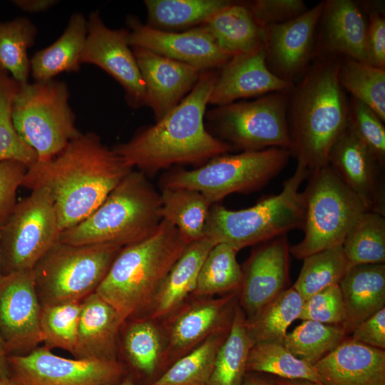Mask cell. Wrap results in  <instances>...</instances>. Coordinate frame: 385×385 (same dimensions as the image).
<instances>
[{
    "label": "cell",
    "mask_w": 385,
    "mask_h": 385,
    "mask_svg": "<svg viewBox=\"0 0 385 385\" xmlns=\"http://www.w3.org/2000/svg\"><path fill=\"white\" fill-rule=\"evenodd\" d=\"M134 168L94 133H81L59 153L28 168L21 186L45 188L61 232L88 217Z\"/></svg>",
    "instance_id": "6da1fadb"
},
{
    "label": "cell",
    "mask_w": 385,
    "mask_h": 385,
    "mask_svg": "<svg viewBox=\"0 0 385 385\" xmlns=\"http://www.w3.org/2000/svg\"><path fill=\"white\" fill-rule=\"evenodd\" d=\"M218 72L204 71L190 92L155 124L139 129L112 149L147 174L176 164L200 163L235 150L210 134L204 116Z\"/></svg>",
    "instance_id": "7a4b0ae2"
},
{
    "label": "cell",
    "mask_w": 385,
    "mask_h": 385,
    "mask_svg": "<svg viewBox=\"0 0 385 385\" xmlns=\"http://www.w3.org/2000/svg\"><path fill=\"white\" fill-rule=\"evenodd\" d=\"M337 57L317 55L288 91L289 151L309 173L329 164L331 148L347 124L349 101L339 83Z\"/></svg>",
    "instance_id": "3957f363"
},
{
    "label": "cell",
    "mask_w": 385,
    "mask_h": 385,
    "mask_svg": "<svg viewBox=\"0 0 385 385\" xmlns=\"http://www.w3.org/2000/svg\"><path fill=\"white\" fill-rule=\"evenodd\" d=\"M187 245L178 228L163 219L148 237L120 250L96 292L123 322L146 314Z\"/></svg>",
    "instance_id": "277c9868"
},
{
    "label": "cell",
    "mask_w": 385,
    "mask_h": 385,
    "mask_svg": "<svg viewBox=\"0 0 385 385\" xmlns=\"http://www.w3.org/2000/svg\"><path fill=\"white\" fill-rule=\"evenodd\" d=\"M162 220L160 193L145 174L133 170L88 217L62 231L59 242L123 247L148 237Z\"/></svg>",
    "instance_id": "5b68a950"
},
{
    "label": "cell",
    "mask_w": 385,
    "mask_h": 385,
    "mask_svg": "<svg viewBox=\"0 0 385 385\" xmlns=\"http://www.w3.org/2000/svg\"><path fill=\"white\" fill-rule=\"evenodd\" d=\"M309 174L307 167L297 163L280 193L267 196L249 208L232 210L217 203L212 205L205 237L215 245L227 244L238 252L301 229L305 203L299 188Z\"/></svg>",
    "instance_id": "8992f818"
},
{
    "label": "cell",
    "mask_w": 385,
    "mask_h": 385,
    "mask_svg": "<svg viewBox=\"0 0 385 385\" xmlns=\"http://www.w3.org/2000/svg\"><path fill=\"white\" fill-rule=\"evenodd\" d=\"M304 196L303 240L289 247L299 260L342 245L347 234L368 211L329 165L310 172Z\"/></svg>",
    "instance_id": "52a82bcc"
},
{
    "label": "cell",
    "mask_w": 385,
    "mask_h": 385,
    "mask_svg": "<svg viewBox=\"0 0 385 385\" xmlns=\"http://www.w3.org/2000/svg\"><path fill=\"white\" fill-rule=\"evenodd\" d=\"M70 94L66 83L54 79L19 86L12 103V120L38 161L52 158L81 133Z\"/></svg>",
    "instance_id": "ba28073f"
},
{
    "label": "cell",
    "mask_w": 385,
    "mask_h": 385,
    "mask_svg": "<svg viewBox=\"0 0 385 385\" xmlns=\"http://www.w3.org/2000/svg\"><path fill=\"white\" fill-rule=\"evenodd\" d=\"M290 156V151L282 148L221 155L196 169L169 172L161 187L197 190L213 205L230 194L262 188L283 170Z\"/></svg>",
    "instance_id": "9c48e42d"
},
{
    "label": "cell",
    "mask_w": 385,
    "mask_h": 385,
    "mask_svg": "<svg viewBox=\"0 0 385 385\" xmlns=\"http://www.w3.org/2000/svg\"><path fill=\"white\" fill-rule=\"evenodd\" d=\"M123 247L56 242L32 270L41 306L81 302L96 292Z\"/></svg>",
    "instance_id": "30bf717a"
},
{
    "label": "cell",
    "mask_w": 385,
    "mask_h": 385,
    "mask_svg": "<svg viewBox=\"0 0 385 385\" xmlns=\"http://www.w3.org/2000/svg\"><path fill=\"white\" fill-rule=\"evenodd\" d=\"M288 91L217 106L207 113V120L221 140L235 150L282 148L289 150Z\"/></svg>",
    "instance_id": "8fae6325"
},
{
    "label": "cell",
    "mask_w": 385,
    "mask_h": 385,
    "mask_svg": "<svg viewBox=\"0 0 385 385\" xmlns=\"http://www.w3.org/2000/svg\"><path fill=\"white\" fill-rule=\"evenodd\" d=\"M58 215L47 190L38 188L17 202L1 226L2 274L32 270L38 260L59 241Z\"/></svg>",
    "instance_id": "7c38bea8"
},
{
    "label": "cell",
    "mask_w": 385,
    "mask_h": 385,
    "mask_svg": "<svg viewBox=\"0 0 385 385\" xmlns=\"http://www.w3.org/2000/svg\"><path fill=\"white\" fill-rule=\"evenodd\" d=\"M8 362L11 378L19 385H118L129 375L120 360L67 359L45 346L9 355Z\"/></svg>",
    "instance_id": "4fadbf2b"
},
{
    "label": "cell",
    "mask_w": 385,
    "mask_h": 385,
    "mask_svg": "<svg viewBox=\"0 0 385 385\" xmlns=\"http://www.w3.org/2000/svg\"><path fill=\"white\" fill-rule=\"evenodd\" d=\"M239 291L219 297H190L160 321L165 336L164 372L213 333L230 327Z\"/></svg>",
    "instance_id": "5bb4252c"
},
{
    "label": "cell",
    "mask_w": 385,
    "mask_h": 385,
    "mask_svg": "<svg viewBox=\"0 0 385 385\" xmlns=\"http://www.w3.org/2000/svg\"><path fill=\"white\" fill-rule=\"evenodd\" d=\"M128 34V29L108 28L99 11H92L87 19L81 63L93 64L108 73L123 88L128 105L138 108L145 106V89Z\"/></svg>",
    "instance_id": "9a60e30c"
},
{
    "label": "cell",
    "mask_w": 385,
    "mask_h": 385,
    "mask_svg": "<svg viewBox=\"0 0 385 385\" xmlns=\"http://www.w3.org/2000/svg\"><path fill=\"white\" fill-rule=\"evenodd\" d=\"M41 311L32 270L1 277L0 333L8 355L28 354L42 342Z\"/></svg>",
    "instance_id": "2e32d148"
},
{
    "label": "cell",
    "mask_w": 385,
    "mask_h": 385,
    "mask_svg": "<svg viewBox=\"0 0 385 385\" xmlns=\"http://www.w3.org/2000/svg\"><path fill=\"white\" fill-rule=\"evenodd\" d=\"M126 24L130 46L150 50L202 72L221 68L232 57L201 25L181 32L167 31L144 24L133 15L128 16Z\"/></svg>",
    "instance_id": "e0dca14e"
},
{
    "label": "cell",
    "mask_w": 385,
    "mask_h": 385,
    "mask_svg": "<svg viewBox=\"0 0 385 385\" xmlns=\"http://www.w3.org/2000/svg\"><path fill=\"white\" fill-rule=\"evenodd\" d=\"M260 244L242 268L238 303L247 319L287 289L289 280V247L286 235Z\"/></svg>",
    "instance_id": "ac0fdd59"
},
{
    "label": "cell",
    "mask_w": 385,
    "mask_h": 385,
    "mask_svg": "<svg viewBox=\"0 0 385 385\" xmlns=\"http://www.w3.org/2000/svg\"><path fill=\"white\" fill-rule=\"evenodd\" d=\"M324 6L321 1L293 20L265 27L266 63L278 78L292 83L307 68L315 54V34Z\"/></svg>",
    "instance_id": "d6986e66"
},
{
    "label": "cell",
    "mask_w": 385,
    "mask_h": 385,
    "mask_svg": "<svg viewBox=\"0 0 385 385\" xmlns=\"http://www.w3.org/2000/svg\"><path fill=\"white\" fill-rule=\"evenodd\" d=\"M329 164L368 211L385 215L384 168L347 124L331 148Z\"/></svg>",
    "instance_id": "ffe728a7"
},
{
    "label": "cell",
    "mask_w": 385,
    "mask_h": 385,
    "mask_svg": "<svg viewBox=\"0 0 385 385\" xmlns=\"http://www.w3.org/2000/svg\"><path fill=\"white\" fill-rule=\"evenodd\" d=\"M132 50L145 85V106L157 121L190 92L202 71L148 49Z\"/></svg>",
    "instance_id": "44dd1931"
},
{
    "label": "cell",
    "mask_w": 385,
    "mask_h": 385,
    "mask_svg": "<svg viewBox=\"0 0 385 385\" xmlns=\"http://www.w3.org/2000/svg\"><path fill=\"white\" fill-rule=\"evenodd\" d=\"M292 86L270 71L263 47L233 56L220 68L208 104L220 106L237 99L288 91Z\"/></svg>",
    "instance_id": "7402d4cb"
},
{
    "label": "cell",
    "mask_w": 385,
    "mask_h": 385,
    "mask_svg": "<svg viewBox=\"0 0 385 385\" xmlns=\"http://www.w3.org/2000/svg\"><path fill=\"white\" fill-rule=\"evenodd\" d=\"M165 344L160 321L141 315L124 322L119 346L129 376L137 385H151L164 373Z\"/></svg>",
    "instance_id": "603a6c76"
},
{
    "label": "cell",
    "mask_w": 385,
    "mask_h": 385,
    "mask_svg": "<svg viewBox=\"0 0 385 385\" xmlns=\"http://www.w3.org/2000/svg\"><path fill=\"white\" fill-rule=\"evenodd\" d=\"M314 366L324 385H385V350L350 337Z\"/></svg>",
    "instance_id": "cb8c5ba5"
},
{
    "label": "cell",
    "mask_w": 385,
    "mask_h": 385,
    "mask_svg": "<svg viewBox=\"0 0 385 385\" xmlns=\"http://www.w3.org/2000/svg\"><path fill=\"white\" fill-rule=\"evenodd\" d=\"M124 322L116 309L96 292L81 301L76 359L116 361Z\"/></svg>",
    "instance_id": "d4e9b609"
},
{
    "label": "cell",
    "mask_w": 385,
    "mask_h": 385,
    "mask_svg": "<svg viewBox=\"0 0 385 385\" xmlns=\"http://www.w3.org/2000/svg\"><path fill=\"white\" fill-rule=\"evenodd\" d=\"M320 21L315 54H340L366 62L368 22L356 3L350 0L325 1Z\"/></svg>",
    "instance_id": "484cf974"
},
{
    "label": "cell",
    "mask_w": 385,
    "mask_h": 385,
    "mask_svg": "<svg viewBox=\"0 0 385 385\" xmlns=\"http://www.w3.org/2000/svg\"><path fill=\"white\" fill-rule=\"evenodd\" d=\"M339 285L345 309L341 326L349 337L361 322L385 307V265L352 266Z\"/></svg>",
    "instance_id": "4316f807"
},
{
    "label": "cell",
    "mask_w": 385,
    "mask_h": 385,
    "mask_svg": "<svg viewBox=\"0 0 385 385\" xmlns=\"http://www.w3.org/2000/svg\"><path fill=\"white\" fill-rule=\"evenodd\" d=\"M214 245L207 237L187 245L160 285L145 315L161 321L192 296L200 267Z\"/></svg>",
    "instance_id": "83f0119b"
},
{
    "label": "cell",
    "mask_w": 385,
    "mask_h": 385,
    "mask_svg": "<svg viewBox=\"0 0 385 385\" xmlns=\"http://www.w3.org/2000/svg\"><path fill=\"white\" fill-rule=\"evenodd\" d=\"M201 26L232 56L252 52L265 45V29L257 23L245 3L232 1Z\"/></svg>",
    "instance_id": "f1b7e54d"
},
{
    "label": "cell",
    "mask_w": 385,
    "mask_h": 385,
    "mask_svg": "<svg viewBox=\"0 0 385 385\" xmlns=\"http://www.w3.org/2000/svg\"><path fill=\"white\" fill-rule=\"evenodd\" d=\"M87 36V19L73 13L62 35L52 44L36 51L30 60L35 81L54 79L63 72H78Z\"/></svg>",
    "instance_id": "f546056e"
},
{
    "label": "cell",
    "mask_w": 385,
    "mask_h": 385,
    "mask_svg": "<svg viewBox=\"0 0 385 385\" xmlns=\"http://www.w3.org/2000/svg\"><path fill=\"white\" fill-rule=\"evenodd\" d=\"M163 219L174 225L188 245L205 237L212 203L201 192L188 188L161 187Z\"/></svg>",
    "instance_id": "4dcf8cb0"
},
{
    "label": "cell",
    "mask_w": 385,
    "mask_h": 385,
    "mask_svg": "<svg viewBox=\"0 0 385 385\" xmlns=\"http://www.w3.org/2000/svg\"><path fill=\"white\" fill-rule=\"evenodd\" d=\"M255 344L246 316L237 303L231 327L221 345L207 385H242L249 352Z\"/></svg>",
    "instance_id": "1f68e13d"
},
{
    "label": "cell",
    "mask_w": 385,
    "mask_h": 385,
    "mask_svg": "<svg viewBox=\"0 0 385 385\" xmlns=\"http://www.w3.org/2000/svg\"><path fill=\"white\" fill-rule=\"evenodd\" d=\"M230 327L220 329L175 361L151 385H207Z\"/></svg>",
    "instance_id": "d6a6232c"
},
{
    "label": "cell",
    "mask_w": 385,
    "mask_h": 385,
    "mask_svg": "<svg viewBox=\"0 0 385 385\" xmlns=\"http://www.w3.org/2000/svg\"><path fill=\"white\" fill-rule=\"evenodd\" d=\"M151 27L163 30L193 28L230 5L229 0H145Z\"/></svg>",
    "instance_id": "836d02e7"
},
{
    "label": "cell",
    "mask_w": 385,
    "mask_h": 385,
    "mask_svg": "<svg viewBox=\"0 0 385 385\" xmlns=\"http://www.w3.org/2000/svg\"><path fill=\"white\" fill-rule=\"evenodd\" d=\"M237 253L227 244L215 245L200 267L192 296H222L240 291L242 270L237 261Z\"/></svg>",
    "instance_id": "e575fe53"
},
{
    "label": "cell",
    "mask_w": 385,
    "mask_h": 385,
    "mask_svg": "<svg viewBox=\"0 0 385 385\" xmlns=\"http://www.w3.org/2000/svg\"><path fill=\"white\" fill-rule=\"evenodd\" d=\"M303 302L302 298L292 286L279 294L252 318L246 319L255 344H283L287 328L299 318Z\"/></svg>",
    "instance_id": "d590c367"
},
{
    "label": "cell",
    "mask_w": 385,
    "mask_h": 385,
    "mask_svg": "<svg viewBox=\"0 0 385 385\" xmlns=\"http://www.w3.org/2000/svg\"><path fill=\"white\" fill-rule=\"evenodd\" d=\"M338 81L351 97L370 108L385 121V68L346 58L339 60Z\"/></svg>",
    "instance_id": "8d00e7d4"
},
{
    "label": "cell",
    "mask_w": 385,
    "mask_h": 385,
    "mask_svg": "<svg viewBox=\"0 0 385 385\" xmlns=\"http://www.w3.org/2000/svg\"><path fill=\"white\" fill-rule=\"evenodd\" d=\"M37 33L36 25L26 17L0 21V69L20 84L28 83L31 63L27 51Z\"/></svg>",
    "instance_id": "74e56055"
},
{
    "label": "cell",
    "mask_w": 385,
    "mask_h": 385,
    "mask_svg": "<svg viewBox=\"0 0 385 385\" xmlns=\"http://www.w3.org/2000/svg\"><path fill=\"white\" fill-rule=\"evenodd\" d=\"M247 371L322 384L314 365L296 357L281 343L255 344L248 354Z\"/></svg>",
    "instance_id": "f35d334b"
},
{
    "label": "cell",
    "mask_w": 385,
    "mask_h": 385,
    "mask_svg": "<svg viewBox=\"0 0 385 385\" xmlns=\"http://www.w3.org/2000/svg\"><path fill=\"white\" fill-rule=\"evenodd\" d=\"M303 260L300 274L293 285L303 301L329 286L339 284L351 267L342 245L324 249Z\"/></svg>",
    "instance_id": "ab89813d"
},
{
    "label": "cell",
    "mask_w": 385,
    "mask_h": 385,
    "mask_svg": "<svg viewBox=\"0 0 385 385\" xmlns=\"http://www.w3.org/2000/svg\"><path fill=\"white\" fill-rule=\"evenodd\" d=\"M342 247L352 266L385 262V218L366 211L345 237Z\"/></svg>",
    "instance_id": "60d3db41"
},
{
    "label": "cell",
    "mask_w": 385,
    "mask_h": 385,
    "mask_svg": "<svg viewBox=\"0 0 385 385\" xmlns=\"http://www.w3.org/2000/svg\"><path fill=\"white\" fill-rule=\"evenodd\" d=\"M346 337L341 325L303 320L292 332L287 333L283 344L298 359L314 365Z\"/></svg>",
    "instance_id": "b9f144b4"
},
{
    "label": "cell",
    "mask_w": 385,
    "mask_h": 385,
    "mask_svg": "<svg viewBox=\"0 0 385 385\" xmlns=\"http://www.w3.org/2000/svg\"><path fill=\"white\" fill-rule=\"evenodd\" d=\"M19 86L0 69V162L15 160L29 168L38 160L37 155L19 136L12 120V103Z\"/></svg>",
    "instance_id": "7bdbcfd3"
},
{
    "label": "cell",
    "mask_w": 385,
    "mask_h": 385,
    "mask_svg": "<svg viewBox=\"0 0 385 385\" xmlns=\"http://www.w3.org/2000/svg\"><path fill=\"white\" fill-rule=\"evenodd\" d=\"M81 309V302L77 301L41 306L40 329L45 346L73 354Z\"/></svg>",
    "instance_id": "ee69618b"
},
{
    "label": "cell",
    "mask_w": 385,
    "mask_h": 385,
    "mask_svg": "<svg viewBox=\"0 0 385 385\" xmlns=\"http://www.w3.org/2000/svg\"><path fill=\"white\" fill-rule=\"evenodd\" d=\"M347 125L375 160L385 165V128L384 122L366 105L351 97L349 101Z\"/></svg>",
    "instance_id": "f6af8a7d"
},
{
    "label": "cell",
    "mask_w": 385,
    "mask_h": 385,
    "mask_svg": "<svg viewBox=\"0 0 385 385\" xmlns=\"http://www.w3.org/2000/svg\"><path fill=\"white\" fill-rule=\"evenodd\" d=\"M298 319L342 325L345 309L339 285L329 286L304 301Z\"/></svg>",
    "instance_id": "bcb514c9"
},
{
    "label": "cell",
    "mask_w": 385,
    "mask_h": 385,
    "mask_svg": "<svg viewBox=\"0 0 385 385\" xmlns=\"http://www.w3.org/2000/svg\"><path fill=\"white\" fill-rule=\"evenodd\" d=\"M245 4L263 27L286 23L307 11L302 0H255Z\"/></svg>",
    "instance_id": "7dc6e473"
},
{
    "label": "cell",
    "mask_w": 385,
    "mask_h": 385,
    "mask_svg": "<svg viewBox=\"0 0 385 385\" xmlns=\"http://www.w3.org/2000/svg\"><path fill=\"white\" fill-rule=\"evenodd\" d=\"M28 167L15 160L0 162V224L9 218L17 203L16 192L22 185Z\"/></svg>",
    "instance_id": "c3c4849f"
},
{
    "label": "cell",
    "mask_w": 385,
    "mask_h": 385,
    "mask_svg": "<svg viewBox=\"0 0 385 385\" xmlns=\"http://www.w3.org/2000/svg\"><path fill=\"white\" fill-rule=\"evenodd\" d=\"M368 16L366 63L385 68V19L382 10H369Z\"/></svg>",
    "instance_id": "681fc988"
},
{
    "label": "cell",
    "mask_w": 385,
    "mask_h": 385,
    "mask_svg": "<svg viewBox=\"0 0 385 385\" xmlns=\"http://www.w3.org/2000/svg\"><path fill=\"white\" fill-rule=\"evenodd\" d=\"M349 337L356 342L385 350V307L361 322Z\"/></svg>",
    "instance_id": "f907efd6"
},
{
    "label": "cell",
    "mask_w": 385,
    "mask_h": 385,
    "mask_svg": "<svg viewBox=\"0 0 385 385\" xmlns=\"http://www.w3.org/2000/svg\"><path fill=\"white\" fill-rule=\"evenodd\" d=\"M13 4L21 10L29 13L45 11L59 3L56 0H14Z\"/></svg>",
    "instance_id": "816d5d0a"
},
{
    "label": "cell",
    "mask_w": 385,
    "mask_h": 385,
    "mask_svg": "<svg viewBox=\"0 0 385 385\" xmlns=\"http://www.w3.org/2000/svg\"><path fill=\"white\" fill-rule=\"evenodd\" d=\"M242 385H278L275 379H270L260 373L247 371Z\"/></svg>",
    "instance_id": "f5cc1de1"
},
{
    "label": "cell",
    "mask_w": 385,
    "mask_h": 385,
    "mask_svg": "<svg viewBox=\"0 0 385 385\" xmlns=\"http://www.w3.org/2000/svg\"><path fill=\"white\" fill-rule=\"evenodd\" d=\"M8 354L5 349L4 341L0 333V378L11 377V372L8 362Z\"/></svg>",
    "instance_id": "db71d44e"
},
{
    "label": "cell",
    "mask_w": 385,
    "mask_h": 385,
    "mask_svg": "<svg viewBox=\"0 0 385 385\" xmlns=\"http://www.w3.org/2000/svg\"><path fill=\"white\" fill-rule=\"evenodd\" d=\"M275 381L278 385H324L322 384L304 379H285L278 378L276 379Z\"/></svg>",
    "instance_id": "11a10c76"
},
{
    "label": "cell",
    "mask_w": 385,
    "mask_h": 385,
    "mask_svg": "<svg viewBox=\"0 0 385 385\" xmlns=\"http://www.w3.org/2000/svg\"><path fill=\"white\" fill-rule=\"evenodd\" d=\"M0 385H19L12 378L1 379Z\"/></svg>",
    "instance_id": "9f6ffc18"
},
{
    "label": "cell",
    "mask_w": 385,
    "mask_h": 385,
    "mask_svg": "<svg viewBox=\"0 0 385 385\" xmlns=\"http://www.w3.org/2000/svg\"><path fill=\"white\" fill-rule=\"evenodd\" d=\"M118 385H137L132 378L128 375L120 384Z\"/></svg>",
    "instance_id": "6f0895ef"
},
{
    "label": "cell",
    "mask_w": 385,
    "mask_h": 385,
    "mask_svg": "<svg viewBox=\"0 0 385 385\" xmlns=\"http://www.w3.org/2000/svg\"><path fill=\"white\" fill-rule=\"evenodd\" d=\"M1 224H0V238H1ZM3 276L2 274V272H1V255H0V279L1 277Z\"/></svg>",
    "instance_id": "680465c9"
}]
</instances>
